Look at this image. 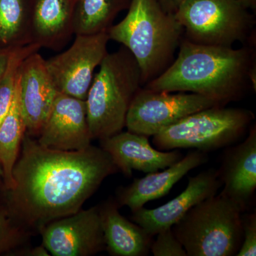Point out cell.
<instances>
[{
	"label": "cell",
	"mask_w": 256,
	"mask_h": 256,
	"mask_svg": "<svg viewBox=\"0 0 256 256\" xmlns=\"http://www.w3.org/2000/svg\"><path fill=\"white\" fill-rule=\"evenodd\" d=\"M242 242L237 256H256V214L242 215Z\"/></svg>",
	"instance_id": "cell-25"
},
{
	"label": "cell",
	"mask_w": 256,
	"mask_h": 256,
	"mask_svg": "<svg viewBox=\"0 0 256 256\" xmlns=\"http://www.w3.org/2000/svg\"><path fill=\"white\" fill-rule=\"evenodd\" d=\"M98 207L106 250L110 256L149 255L153 236L140 226L121 215L116 201L111 198Z\"/></svg>",
	"instance_id": "cell-18"
},
{
	"label": "cell",
	"mask_w": 256,
	"mask_h": 256,
	"mask_svg": "<svg viewBox=\"0 0 256 256\" xmlns=\"http://www.w3.org/2000/svg\"><path fill=\"white\" fill-rule=\"evenodd\" d=\"M76 0H30L32 44L58 52L74 34Z\"/></svg>",
	"instance_id": "cell-17"
},
{
	"label": "cell",
	"mask_w": 256,
	"mask_h": 256,
	"mask_svg": "<svg viewBox=\"0 0 256 256\" xmlns=\"http://www.w3.org/2000/svg\"><path fill=\"white\" fill-rule=\"evenodd\" d=\"M13 169L12 214L25 228L40 230L76 213L108 176L119 171L110 154L90 144L78 151L42 146L25 134Z\"/></svg>",
	"instance_id": "cell-1"
},
{
	"label": "cell",
	"mask_w": 256,
	"mask_h": 256,
	"mask_svg": "<svg viewBox=\"0 0 256 256\" xmlns=\"http://www.w3.org/2000/svg\"><path fill=\"white\" fill-rule=\"evenodd\" d=\"M176 92H156L141 87L126 116L128 131L150 138L194 112L222 106L198 94Z\"/></svg>",
	"instance_id": "cell-8"
},
{
	"label": "cell",
	"mask_w": 256,
	"mask_h": 256,
	"mask_svg": "<svg viewBox=\"0 0 256 256\" xmlns=\"http://www.w3.org/2000/svg\"><path fill=\"white\" fill-rule=\"evenodd\" d=\"M132 0H76L73 26L75 35L107 32L120 12L128 10Z\"/></svg>",
	"instance_id": "cell-20"
},
{
	"label": "cell",
	"mask_w": 256,
	"mask_h": 256,
	"mask_svg": "<svg viewBox=\"0 0 256 256\" xmlns=\"http://www.w3.org/2000/svg\"><path fill=\"white\" fill-rule=\"evenodd\" d=\"M26 132L18 97V79L9 112L0 124V168L8 190L14 186L12 172Z\"/></svg>",
	"instance_id": "cell-19"
},
{
	"label": "cell",
	"mask_w": 256,
	"mask_h": 256,
	"mask_svg": "<svg viewBox=\"0 0 256 256\" xmlns=\"http://www.w3.org/2000/svg\"><path fill=\"white\" fill-rule=\"evenodd\" d=\"M255 116L239 108L214 106L194 112L153 136L156 149L194 148L208 152L234 144L245 136Z\"/></svg>",
	"instance_id": "cell-6"
},
{
	"label": "cell",
	"mask_w": 256,
	"mask_h": 256,
	"mask_svg": "<svg viewBox=\"0 0 256 256\" xmlns=\"http://www.w3.org/2000/svg\"><path fill=\"white\" fill-rule=\"evenodd\" d=\"M12 52L0 50V78L2 76L5 70H6V66H8L10 54H11Z\"/></svg>",
	"instance_id": "cell-28"
},
{
	"label": "cell",
	"mask_w": 256,
	"mask_h": 256,
	"mask_svg": "<svg viewBox=\"0 0 256 256\" xmlns=\"http://www.w3.org/2000/svg\"><path fill=\"white\" fill-rule=\"evenodd\" d=\"M128 14L107 33L126 47L137 60L142 86L159 77L174 62L184 37L174 14L162 9L156 0H132Z\"/></svg>",
	"instance_id": "cell-3"
},
{
	"label": "cell",
	"mask_w": 256,
	"mask_h": 256,
	"mask_svg": "<svg viewBox=\"0 0 256 256\" xmlns=\"http://www.w3.org/2000/svg\"><path fill=\"white\" fill-rule=\"evenodd\" d=\"M208 156L206 152L193 151L163 170L148 173L144 178H134L130 184L120 188L116 202L120 208L127 206L134 212L144 207L146 203L168 194L173 186L195 168L206 164Z\"/></svg>",
	"instance_id": "cell-16"
},
{
	"label": "cell",
	"mask_w": 256,
	"mask_h": 256,
	"mask_svg": "<svg viewBox=\"0 0 256 256\" xmlns=\"http://www.w3.org/2000/svg\"><path fill=\"white\" fill-rule=\"evenodd\" d=\"M18 89L26 134L38 137L58 92L47 70L45 60L38 52L28 56L20 65Z\"/></svg>",
	"instance_id": "cell-11"
},
{
	"label": "cell",
	"mask_w": 256,
	"mask_h": 256,
	"mask_svg": "<svg viewBox=\"0 0 256 256\" xmlns=\"http://www.w3.org/2000/svg\"><path fill=\"white\" fill-rule=\"evenodd\" d=\"M100 148L110 154L114 164L126 176L133 170L154 172L164 170L183 158L178 150L161 151L150 143L149 138L127 131L101 140Z\"/></svg>",
	"instance_id": "cell-14"
},
{
	"label": "cell",
	"mask_w": 256,
	"mask_h": 256,
	"mask_svg": "<svg viewBox=\"0 0 256 256\" xmlns=\"http://www.w3.org/2000/svg\"><path fill=\"white\" fill-rule=\"evenodd\" d=\"M54 256H92L106 250L98 206L58 218L40 230Z\"/></svg>",
	"instance_id": "cell-10"
},
{
	"label": "cell",
	"mask_w": 256,
	"mask_h": 256,
	"mask_svg": "<svg viewBox=\"0 0 256 256\" xmlns=\"http://www.w3.org/2000/svg\"><path fill=\"white\" fill-rule=\"evenodd\" d=\"M92 140L85 100L58 92L38 142L50 149L78 151Z\"/></svg>",
	"instance_id": "cell-12"
},
{
	"label": "cell",
	"mask_w": 256,
	"mask_h": 256,
	"mask_svg": "<svg viewBox=\"0 0 256 256\" xmlns=\"http://www.w3.org/2000/svg\"><path fill=\"white\" fill-rule=\"evenodd\" d=\"M99 66L85 102L90 136L101 140L122 131L131 102L142 86L140 68L126 47L108 53Z\"/></svg>",
	"instance_id": "cell-4"
},
{
	"label": "cell",
	"mask_w": 256,
	"mask_h": 256,
	"mask_svg": "<svg viewBox=\"0 0 256 256\" xmlns=\"http://www.w3.org/2000/svg\"><path fill=\"white\" fill-rule=\"evenodd\" d=\"M162 9L168 14H175L186 0H156Z\"/></svg>",
	"instance_id": "cell-26"
},
{
	"label": "cell",
	"mask_w": 256,
	"mask_h": 256,
	"mask_svg": "<svg viewBox=\"0 0 256 256\" xmlns=\"http://www.w3.org/2000/svg\"><path fill=\"white\" fill-rule=\"evenodd\" d=\"M40 48L32 44L13 50L10 54L8 66L0 78V124L11 107L18 84L20 65L28 56L38 52Z\"/></svg>",
	"instance_id": "cell-22"
},
{
	"label": "cell",
	"mask_w": 256,
	"mask_h": 256,
	"mask_svg": "<svg viewBox=\"0 0 256 256\" xmlns=\"http://www.w3.org/2000/svg\"><path fill=\"white\" fill-rule=\"evenodd\" d=\"M174 15L192 43L256 46L255 14L239 0H186Z\"/></svg>",
	"instance_id": "cell-7"
},
{
	"label": "cell",
	"mask_w": 256,
	"mask_h": 256,
	"mask_svg": "<svg viewBox=\"0 0 256 256\" xmlns=\"http://www.w3.org/2000/svg\"><path fill=\"white\" fill-rule=\"evenodd\" d=\"M32 44L30 0H0V50Z\"/></svg>",
	"instance_id": "cell-21"
},
{
	"label": "cell",
	"mask_w": 256,
	"mask_h": 256,
	"mask_svg": "<svg viewBox=\"0 0 256 256\" xmlns=\"http://www.w3.org/2000/svg\"><path fill=\"white\" fill-rule=\"evenodd\" d=\"M23 256H50V252L42 244L40 246L34 248L30 249V250L23 252Z\"/></svg>",
	"instance_id": "cell-27"
},
{
	"label": "cell",
	"mask_w": 256,
	"mask_h": 256,
	"mask_svg": "<svg viewBox=\"0 0 256 256\" xmlns=\"http://www.w3.org/2000/svg\"><path fill=\"white\" fill-rule=\"evenodd\" d=\"M242 213L220 194L192 207L172 229L188 256H236L242 242Z\"/></svg>",
	"instance_id": "cell-5"
},
{
	"label": "cell",
	"mask_w": 256,
	"mask_h": 256,
	"mask_svg": "<svg viewBox=\"0 0 256 256\" xmlns=\"http://www.w3.org/2000/svg\"><path fill=\"white\" fill-rule=\"evenodd\" d=\"M246 8L256 11V0H239Z\"/></svg>",
	"instance_id": "cell-29"
},
{
	"label": "cell",
	"mask_w": 256,
	"mask_h": 256,
	"mask_svg": "<svg viewBox=\"0 0 256 256\" xmlns=\"http://www.w3.org/2000/svg\"><path fill=\"white\" fill-rule=\"evenodd\" d=\"M107 32L76 35L68 50L45 60L47 70L57 92L85 100L94 72L108 52Z\"/></svg>",
	"instance_id": "cell-9"
},
{
	"label": "cell",
	"mask_w": 256,
	"mask_h": 256,
	"mask_svg": "<svg viewBox=\"0 0 256 256\" xmlns=\"http://www.w3.org/2000/svg\"><path fill=\"white\" fill-rule=\"evenodd\" d=\"M222 186L217 170H205L190 176L188 186L178 196L156 208L148 210L142 207L132 212L131 220L154 237L161 230L172 228L192 207L214 196Z\"/></svg>",
	"instance_id": "cell-13"
},
{
	"label": "cell",
	"mask_w": 256,
	"mask_h": 256,
	"mask_svg": "<svg viewBox=\"0 0 256 256\" xmlns=\"http://www.w3.org/2000/svg\"><path fill=\"white\" fill-rule=\"evenodd\" d=\"M28 229L12 223L6 210L0 208V254L24 242Z\"/></svg>",
	"instance_id": "cell-23"
},
{
	"label": "cell",
	"mask_w": 256,
	"mask_h": 256,
	"mask_svg": "<svg viewBox=\"0 0 256 256\" xmlns=\"http://www.w3.org/2000/svg\"><path fill=\"white\" fill-rule=\"evenodd\" d=\"M2 175V171L1 168H0V175Z\"/></svg>",
	"instance_id": "cell-30"
},
{
	"label": "cell",
	"mask_w": 256,
	"mask_h": 256,
	"mask_svg": "<svg viewBox=\"0 0 256 256\" xmlns=\"http://www.w3.org/2000/svg\"><path fill=\"white\" fill-rule=\"evenodd\" d=\"M153 240L150 252L154 256H188L182 244L173 233L172 228H166L156 234Z\"/></svg>",
	"instance_id": "cell-24"
},
{
	"label": "cell",
	"mask_w": 256,
	"mask_h": 256,
	"mask_svg": "<svg viewBox=\"0 0 256 256\" xmlns=\"http://www.w3.org/2000/svg\"><path fill=\"white\" fill-rule=\"evenodd\" d=\"M218 172L224 186L220 194L248 210L256 188V127L250 128L245 140L224 152Z\"/></svg>",
	"instance_id": "cell-15"
},
{
	"label": "cell",
	"mask_w": 256,
	"mask_h": 256,
	"mask_svg": "<svg viewBox=\"0 0 256 256\" xmlns=\"http://www.w3.org/2000/svg\"><path fill=\"white\" fill-rule=\"evenodd\" d=\"M254 66L256 46L236 50L198 44L183 37L173 63L143 87L156 92H192L226 106L246 95Z\"/></svg>",
	"instance_id": "cell-2"
}]
</instances>
